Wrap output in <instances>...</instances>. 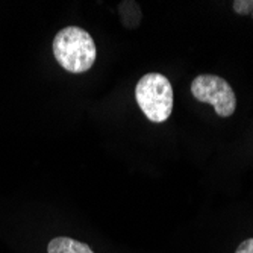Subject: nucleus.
I'll use <instances>...</instances> for the list:
<instances>
[{"instance_id": "423d86ee", "label": "nucleus", "mask_w": 253, "mask_h": 253, "mask_svg": "<svg viewBox=\"0 0 253 253\" xmlns=\"http://www.w3.org/2000/svg\"><path fill=\"white\" fill-rule=\"evenodd\" d=\"M235 253H253V238H249V240L243 241L238 246Z\"/></svg>"}, {"instance_id": "7ed1b4c3", "label": "nucleus", "mask_w": 253, "mask_h": 253, "mask_svg": "<svg viewBox=\"0 0 253 253\" xmlns=\"http://www.w3.org/2000/svg\"><path fill=\"white\" fill-rule=\"evenodd\" d=\"M191 94L202 103L214 106L215 114L221 119L234 116L237 109L235 91L226 79L217 75H199L191 82Z\"/></svg>"}, {"instance_id": "f257e3e1", "label": "nucleus", "mask_w": 253, "mask_h": 253, "mask_svg": "<svg viewBox=\"0 0 253 253\" xmlns=\"http://www.w3.org/2000/svg\"><path fill=\"white\" fill-rule=\"evenodd\" d=\"M53 56L64 70L79 75L88 72L97 58L93 37L79 26H67L53 38Z\"/></svg>"}, {"instance_id": "f03ea898", "label": "nucleus", "mask_w": 253, "mask_h": 253, "mask_svg": "<svg viewBox=\"0 0 253 253\" xmlns=\"http://www.w3.org/2000/svg\"><path fill=\"white\" fill-rule=\"evenodd\" d=\"M135 100L153 123H164L173 112V86L161 73H147L135 86Z\"/></svg>"}, {"instance_id": "39448f33", "label": "nucleus", "mask_w": 253, "mask_h": 253, "mask_svg": "<svg viewBox=\"0 0 253 253\" xmlns=\"http://www.w3.org/2000/svg\"><path fill=\"white\" fill-rule=\"evenodd\" d=\"M232 8L240 15H253V0H235Z\"/></svg>"}, {"instance_id": "20e7f679", "label": "nucleus", "mask_w": 253, "mask_h": 253, "mask_svg": "<svg viewBox=\"0 0 253 253\" xmlns=\"http://www.w3.org/2000/svg\"><path fill=\"white\" fill-rule=\"evenodd\" d=\"M47 253H94L85 243L70 237H56L47 246Z\"/></svg>"}]
</instances>
